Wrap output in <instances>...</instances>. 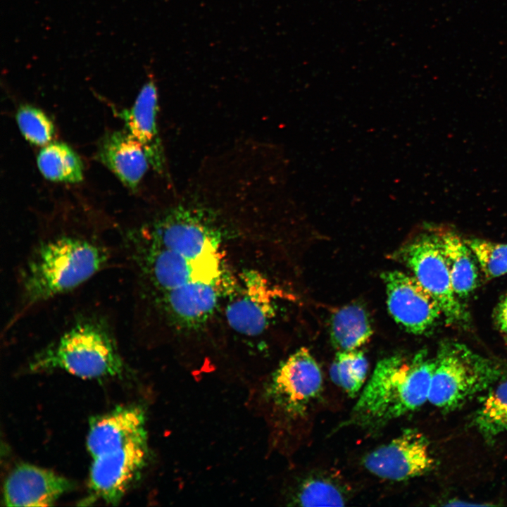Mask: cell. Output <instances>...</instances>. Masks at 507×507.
Here are the masks:
<instances>
[{
    "label": "cell",
    "mask_w": 507,
    "mask_h": 507,
    "mask_svg": "<svg viewBox=\"0 0 507 507\" xmlns=\"http://www.w3.org/2000/svg\"><path fill=\"white\" fill-rule=\"evenodd\" d=\"M225 236L213 213L182 204L127 230L121 245L140 296L179 329L203 327L239 280L225 258Z\"/></svg>",
    "instance_id": "cell-1"
},
{
    "label": "cell",
    "mask_w": 507,
    "mask_h": 507,
    "mask_svg": "<svg viewBox=\"0 0 507 507\" xmlns=\"http://www.w3.org/2000/svg\"><path fill=\"white\" fill-rule=\"evenodd\" d=\"M115 251L95 232L65 230L39 237L18 270L16 302L5 331L113 265Z\"/></svg>",
    "instance_id": "cell-2"
},
{
    "label": "cell",
    "mask_w": 507,
    "mask_h": 507,
    "mask_svg": "<svg viewBox=\"0 0 507 507\" xmlns=\"http://www.w3.org/2000/svg\"><path fill=\"white\" fill-rule=\"evenodd\" d=\"M434 367L424 351L380 360L345 425L375 432L417 410L428 400Z\"/></svg>",
    "instance_id": "cell-3"
},
{
    "label": "cell",
    "mask_w": 507,
    "mask_h": 507,
    "mask_svg": "<svg viewBox=\"0 0 507 507\" xmlns=\"http://www.w3.org/2000/svg\"><path fill=\"white\" fill-rule=\"evenodd\" d=\"M113 327L100 312L79 313L29 363L32 371L62 370L82 378L120 376L125 370Z\"/></svg>",
    "instance_id": "cell-4"
},
{
    "label": "cell",
    "mask_w": 507,
    "mask_h": 507,
    "mask_svg": "<svg viewBox=\"0 0 507 507\" xmlns=\"http://www.w3.org/2000/svg\"><path fill=\"white\" fill-rule=\"evenodd\" d=\"M434 363L428 401L446 411L492 387L503 373L496 362L453 342L440 344Z\"/></svg>",
    "instance_id": "cell-5"
},
{
    "label": "cell",
    "mask_w": 507,
    "mask_h": 507,
    "mask_svg": "<svg viewBox=\"0 0 507 507\" xmlns=\"http://www.w3.org/2000/svg\"><path fill=\"white\" fill-rule=\"evenodd\" d=\"M323 391L321 370L310 351L302 347L282 361L265 387V398L286 424L310 420Z\"/></svg>",
    "instance_id": "cell-6"
},
{
    "label": "cell",
    "mask_w": 507,
    "mask_h": 507,
    "mask_svg": "<svg viewBox=\"0 0 507 507\" xmlns=\"http://www.w3.org/2000/svg\"><path fill=\"white\" fill-rule=\"evenodd\" d=\"M394 258L409 268L435 298L448 324H463L468 315L451 284L436 230L420 232L401 246Z\"/></svg>",
    "instance_id": "cell-7"
},
{
    "label": "cell",
    "mask_w": 507,
    "mask_h": 507,
    "mask_svg": "<svg viewBox=\"0 0 507 507\" xmlns=\"http://www.w3.org/2000/svg\"><path fill=\"white\" fill-rule=\"evenodd\" d=\"M387 305L394 320L407 332L423 334L443 315L435 298L413 275L399 270L384 272Z\"/></svg>",
    "instance_id": "cell-8"
},
{
    "label": "cell",
    "mask_w": 507,
    "mask_h": 507,
    "mask_svg": "<svg viewBox=\"0 0 507 507\" xmlns=\"http://www.w3.org/2000/svg\"><path fill=\"white\" fill-rule=\"evenodd\" d=\"M364 468L372 475L392 481H404L427 472L434 465L425 437L406 429L386 444L368 453Z\"/></svg>",
    "instance_id": "cell-9"
},
{
    "label": "cell",
    "mask_w": 507,
    "mask_h": 507,
    "mask_svg": "<svg viewBox=\"0 0 507 507\" xmlns=\"http://www.w3.org/2000/svg\"><path fill=\"white\" fill-rule=\"evenodd\" d=\"M148 453L147 439H142L92 458L91 493L107 503L117 504L138 479L146 464Z\"/></svg>",
    "instance_id": "cell-10"
},
{
    "label": "cell",
    "mask_w": 507,
    "mask_h": 507,
    "mask_svg": "<svg viewBox=\"0 0 507 507\" xmlns=\"http://www.w3.org/2000/svg\"><path fill=\"white\" fill-rule=\"evenodd\" d=\"M280 293L258 273L251 271L244 273L227 304V321L240 334L247 336L261 334L275 315V301Z\"/></svg>",
    "instance_id": "cell-11"
},
{
    "label": "cell",
    "mask_w": 507,
    "mask_h": 507,
    "mask_svg": "<svg viewBox=\"0 0 507 507\" xmlns=\"http://www.w3.org/2000/svg\"><path fill=\"white\" fill-rule=\"evenodd\" d=\"M142 439H147L145 411L139 406L126 405L90 420L87 447L94 458Z\"/></svg>",
    "instance_id": "cell-12"
},
{
    "label": "cell",
    "mask_w": 507,
    "mask_h": 507,
    "mask_svg": "<svg viewBox=\"0 0 507 507\" xmlns=\"http://www.w3.org/2000/svg\"><path fill=\"white\" fill-rule=\"evenodd\" d=\"M72 483L46 469L30 464H20L7 477L4 487L6 506H50Z\"/></svg>",
    "instance_id": "cell-13"
},
{
    "label": "cell",
    "mask_w": 507,
    "mask_h": 507,
    "mask_svg": "<svg viewBox=\"0 0 507 507\" xmlns=\"http://www.w3.org/2000/svg\"><path fill=\"white\" fill-rule=\"evenodd\" d=\"M158 92L153 80L141 88L130 108L123 109L118 115L124 120L125 129L139 142L149 164L159 174L165 170V156L156 124Z\"/></svg>",
    "instance_id": "cell-14"
},
{
    "label": "cell",
    "mask_w": 507,
    "mask_h": 507,
    "mask_svg": "<svg viewBox=\"0 0 507 507\" xmlns=\"http://www.w3.org/2000/svg\"><path fill=\"white\" fill-rule=\"evenodd\" d=\"M96 157L132 191L149 164L142 145L126 129L107 132L99 143Z\"/></svg>",
    "instance_id": "cell-15"
},
{
    "label": "cell",
    "mask_w": 507,
    "mask_h": 507,
    "mask_svg": "<svg viewBox=\"0 0 507 507\" xmlns=\"http://www.w3.org/2000/svg\"><path fill=\"white\" fill-rule=\"evenodd\" d=\"M349 495V487L337 474L315 470L299 478L289 501L290 505L301 506H343Z\"/></svg>",
    "instance_id": "cell-16"
},
{
    "label": "cell",
    "mask_w": 507,
    "mask_h": 507,
    "mask_svg": "<svg viewBox=\"0 0 507 507\" xmlns=\"http://www.w3.org/2000/svg\"><path fill=\"white\" fill-rule=\"evenodd\" d=\"M450 274L453 289L461 299L466 298L478 284L476 259L459 235L451 230H436Z\"/></svg>",
    "instance_id": "cell-17"
},
{
    "label": "cell",
    "mask_w": 507,
    "mask_h": 507,
    "mask_svg": "<svg viewBox=\"0 0 507 507\" xmlns=\"http://www.w3.org/2000/svg\"><path fill=\"white\" fill-rule=\"evenodd\" d=\"M330 339L338 351L358 349L373 334L365 310L352 304L336 311L330 318Z\"/></svg>",
    "instance_id": "cell-18"
},
{
    "label": "cell",
    "mask_w": 507,
    "mask_h": 507,
    "mask_svg": "<svg viewBox=\"0 0 507 507\" xmlns=\"http://www.w3.org/2000/svg\"><path fill=\"white\" fill-rule=\"evenodd\" d=\"M39 171L49 180L76 183L83 179V164L77 154L62 142L49 143L37 158Z\"/></svg>",
    "instance_id": "cell-19"
},
{
    "label": "cell",
    "mask_w": 507,
    "mask_h": 507,
    "mask_svg": "<svg viewBox=\"0 0 507 507\" xmlns=\"http://www.w3.org/2000/svg\"><path fill=\"white\" fill-rule=\"evenodd\" d=\"M491 389L474 419L479 432L489 440L507 431V380Z\"/></svg>",
    "instance_id": "cell-20"
},
{
    "label": "cell",
    "mask_w": 507,
    "mask_h": 507,
    "mask_svg": "<svg viewBox=\"0 0 507 507\" xmlns=\"http://www.w3.org/2000/svg\"><path fill=\"white\" fill-rule=\"evenodd\" d=\"M368 361L358 349L338 351L330 370L332 380L350 397L360 392L365 381Z\"/></svg>",
    "instance_id": "cell-21"
},
{
    "label": "cell",
    "mask_w": 507,
    "mask_h": 507,
    "mask_svg": "<svg viewBox=\"0 0 507 507\" xmlns=\"http://www.w3.org/2000/svg\"><path fill=\"white\" fill-rule=\"evenodd\" d=\"M488 280L507 274V244L472 238L465 239Z\"/></svg>",
    "instance_id": "cell-22"
},
{
    "label": "cell",
    "mask_w": 507,
    "mask_h": 507,
    "mask_svg": "<svg viewBox=\"0 0 507 507\" xmlns=\"http://www.w3.org/2000/svg\"><path fill=\"white\" fill-rule=\"evenodd\" d=\"M16 120L22 134L32 144L45 146L54 137V124L39 108L28 104L20 106Z\"/></svg>",
    "instance_id": "cell-23"
},
{
    "label": "cell",
    "mask_w": 507,
    "mask_h": 507,
    "mask_svg": "<svg viewBox=\"0 0 507 507\" xmlns=\"http://www.w3.org/2000/svg\"><path fill=\"white\" fill-rule=\"evenodd\" d=\"M494 319L498 328L507 333V294L500 300L496 306Z\"/></svg>",
    "instance_id": "cell-24"
},
{
    "label": "cell",
    "mask_w": 507,
    "mask_h": 507,
    "mask_svg": "<svg viewBox=\"0 0 507 507\" xmlns=\"http://www.w3.org/2000/svg\"><path fill=\"white\" fill-rule=\"evenodd\" d=\"M506 342H507V336H506Z\"/></svg>",
    "instance_id": "cell-25"
}]
</instances>
